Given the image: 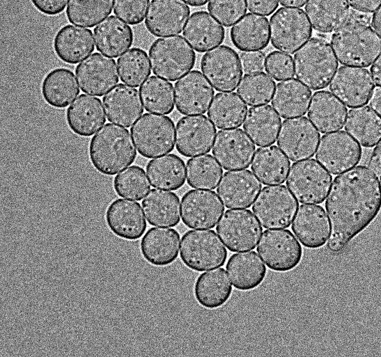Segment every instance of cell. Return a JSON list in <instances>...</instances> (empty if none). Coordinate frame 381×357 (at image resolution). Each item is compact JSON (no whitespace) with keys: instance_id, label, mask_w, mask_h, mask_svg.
Returning a JSON list of instances; mask_svg holds the SVG:
<instances>
[{"instance_id":"1","label":"cell","mask_w":381,"mask_h":357,"mask_svg":"<svg viewBox=\"0 0 381 357\" xmlns=\"http://www.w3.org/2000/svg\"><path fill=\"white\" fill-rule=\"evenodd\" d=\"M325 208L330 223L327 248L337 253L379 214L381 190L378 176L364 166L341 173L332 183Z\"/></svg>"},{"instance_id":"2","label":"cell","mask_w":381,"mask_h":357,"mask_svg":"<svg viewBox=\"0 0 381 357\" xmlns=\"http://www.w3.org/2000/svg\"><path fill=\"white\" fill-rule=\"evenodd\" d=\"M88 155L100 173L114 175L134 162L137 150L127 129L107 123L91 139Z\"/></svg>"},{"instance_id":"3","label":"cell","mask_w":381,"mask_h":357,"mask_svg":"<svg viewBox=\"0 0 381 357\" xmlns=\"http://www.w3.org/2000/svg\"><path fill=\"white\" fill-rule=\"evenodd\" d=\"M332 49L342 65L368 67L381 52V39L368 25L348 19L331 38Z\"/></svg>"},{"instance_id":"4","label":"cell","mask_w":381,"mask_h":357,"mask_svg":"<svg viewBox=\"0 0 381 357\" xmlns=\"http://www.w3.org/2000/svg\"><path fill=\"white\" fill-rule=\"evenodd\" d=\"M338 65L331 45L319 37L310 39L294 55L296 78L313 90L326 88Z\"/></svg>"},{"instance_id":"5","label":"cell","mask_w":381,"mask_h":357,"mask_svg":"<svg viewBox=\"0 0 381 357\" xmlns=\"http://www.w3.org/2000/svg\"><path fill=\"white\" fill-rule=\"evenodd\" d=\"M149 58L153 72L171 81L189 72L196 61L194 51L180 35L155 40L149 49Z\"/></svg>"},{"instance_id":"6","label":"cell","mask_w":381,"mask_h":357,"mask_svg":"<svg viewBox=\"0 0 381 357\" xmlns=\"http://www.w3.org/2000/svg\"><path fill=\"white\" fill-rule=\"evenodd\" d=\"M226 248L212 230H192L182 237L180 257L189 269L201 272L224 265Z\"/></svg>"},{"instance_id":"7","label":"cell","mask_w":381,"mask_h":357,"mask_svg":"<svg viewBox=\"0 0 381 357\" xmlns=\"http://www.w3.org/2000/svg\"><path fill=\"white\" fill-rule=\"evenodd\" d=\"M130 132L139 153L148 159L171 152L175 145V125L166 116L144 113Z\"/></svg>"},{"instance_id":"8","label":"cell","mask_w":381,"mask_h":357,"mask_svg":"<svg viewBox=\"0 0 381 357\" xmlns=\"http://www.w3.org/2000/svg\"><path fill=\"white\" fill-rule=\"evenodd\" d=\"M332 175L314 159L295 162L290 166L286 186L301 203H322L329 190Z\"/></svg>"},{"instance_id":"9","label":"cell","mask_w":381,"mask_h":357,"mask_svg":"<svg viewBox=\"0 0 381 357\" xmlns=\"http://www.w3.org/2000/svg\"><path fill=\"white\" fill-rule=\"evenodd\" d=\"M298 207L293 193L284 185L263 187L252 206L254 215L265 228H288Z\"/></svg>"},{"instance_id":"10","label":"cell","mask_w":381,"mask_h":357,"mask_svg":"<svg viewBox=\"0 0 381 357\" xmlns=\"http://www.w3.org/2000/svg\"><path fill=\"white\" fill-rule=\"evenodd\" d=\"M270 40L276 49L294 54L311 36L312 28L301 8L282 7L270 17Z\"/></svg>"},{"instance_id":"11","label":"cell","mask_w":381,"mask_h":357,"mask_svg":"<svg viewBox=\"0 0 381 357\" xmlns=\"http://www.w3.org/2000/svg\"><path fill=\"white\" fill-rule=\"evenodd\" d=\"M216 230L230 251L240 252L256 248L263 228L250 210L235 209L224 213Z\"/></svg>"},{"instance_id":"12","label":"cell","mask_w":381,"mask_h":357,"mask_svg":"<svg viewBox=\"0 0 381 357\" xmlns=\"http://www.w3.org/2000/svg\"><path fill=\"white\" fill-rule=\"evenodd\" d=\"M256 249L267 267L277 272L295 269L300 263L303 253L298 240L286 229L265 230Z\"/></svg>"},{"instance_id":"13","label":"cell","mask_w":381,"mask_h":357,"mask_svg":"<svg viewBox=\"0 0 381 357\" xmlns=\"http://www.w3.org/2000/svg\"><path fill=\"white\" fill-rule=\"evenodd\" d=\"M361 146L345 131L326 134L320 139L316 159L332 175L355 167L361 160Z\"/></svg>"},{"instance_id":"14","label":"cell","mask_w":381,"mask_h":357,"mask_svg":"<svg viewBox=\"0 0 381 357\" xmlns=\"http://www.w3.org/2000/svg\"><path fill=\"white\" fill-rule=\"evenodd\" d=\"M201 69L217 91H233L242 76L238 53L226 45L217 47L205 53L201 58Z\"/></svg>"},{"instance_id":"15","label":"cell","mask_w":381,"mask_h":357,"mask_svg":"<svg viewBox=\"0 0 381 357\" xmlns=\"http://www.w3.org/2000/svg\"><path fill=\"white\" fill-rule=\"evenodd\" d=\"M320 140V134L306 117H297L282 122L277 145L293 161L313 156Z\"/></svg>"},{"instance_id":"16","label":"cell","mask_w":381,"mask_h":357,"mask_svg":"<svg viewBox=\"0 0 381 357\" xmlns=\"http://www.w3.org/2000/svg\"><path fill=\"white\" fill-rule=\"evenodd\" d=\"M224 207L214 191L192 189L181 200V218L189 228H213L223 212Z\"/></svg>"},{"instance_id":"17","label":"cell","mask_w":381,"mask_h":357,"mask_svg":"<svg viewBox=\"0 0 381 357\" xmlns=\"http://www.w3.org/2000/svg\"><path fill=\"white\" fill-rule=\"evenodd\" d=\"M329 88L344 104L354 108L368 102L374 82L367 69L341 66L334 74Z\"/></svg>"},{"instance_id":"18","label":"cell","mask_w":381,"mask_h":357,"mask_svg":"<svg viewBox=\"0 0 381 357\" xmlns=\"http://www.w3.org/2000/svg\"><path fill=\"white\" fill-rule=\"evenodd\" d=\"M216 135L213 123L203 115L182 117L176 128L178 152L186 157L208 153Z\"/></svg>"},{"instance_id":"19","label":"cell","mask_w":381,"mask_h":357,"mask_svg":"<svg viewBox=\"0 0 381 357\" xmlns=\"http://www.w3.org/2000/svg\"><path fill=\"white\" fill-rule=\"evenodd\" d=\"M255 149L242 129H226L217 133L212 152L225 170H238L249 166Z\"/></svg>"},{"instance_id":"20","label":"cell","mask_w":381,"mask_h":357,"mask_svg":"<svg viewBox=\"0 0 381 357\" xmlns=\"http://www.w3.org/2000/svg\"><path fill=\"white\" fill-rule=\"evenodd\" d=\"M81 90L86 93L102 96L118 82V72L114 59L95 52L81 61L75 68Z\"/></svg>"},{"instance_id":"21","label":"cell","mask_w":381,"mask_h":357,"mask_svg":"<svg viewBox=\"0 0 381 357\" xmlns=\"http://www.w3.org/2000/svg\"><path fill=\"white\" fill-rule=\"evenodd\" d=\"M177 110L183 115H200L205 113L214 97L210 84L199 70H192L174 86Z\"/></svg>"},{"instance_id":"22","label":"cell","mask_w":381,"mask_h":357,"mask_svg":"<svg viewBox=\"0 0 381 357\" xmlns=\"http://www.w3.org/2000/svg\"><path fill=\"white\" fill-rule=\"evenodd\" d=\"M104 219L111 233L127 241L139 239L147 228L140 204L122 198L116 199L109 205Z\"/></svg>"},{"instance_id":"23","label":"cell","mask_w":381,"mask_h":357,"mask_svg":"<svg viewBox=\"0 0 381 357\" xmlns=\"http://www.w3.org/2000/svg\"><path fill=\"white\" fill-rule=\"evenodd\" d=\"M189 14L190 9L182 0H152L145 25L155 36L173 35L182 31Z\"/></svg>"},{"instance_id":"24","label":"cell","mask_w":381,"mask_h":357,"mask_svg":"<svg viewBox=\"0 0 381 357\" xmlns=\"http://www.w3.org/2000/svg\"><path fill=\"white\" fill-rule=\"evenodd\" d=\"M256 177L247 169L226 171L218 184L217 192L229 209L249 207L261 189Z\"/></svg>"},{"instance_id":"25","label":"cell","mask_w":381,"mask_h":357,"mask_svg":"<svg viewBox=\"0 0 381 357\" xmlns=\"http://www.w3.org/2000/svg\"><path fill=\"white\" fill-rule=\"evenodd\" d=\"M292 230L304 247L312 249L323 246L330 234L326 212L316 205H301L298 207Z\"/></svg>"},{"instance_id":"26","label":"cell","mask_w":381,"mask_h":357,"mask_svg":"<svg viewBox=\"0 0 381 357\" xmlns=\"http://www.w3.org/2000/svg\"><path fill=\"white\" fill-rule=\"evenodd\" d=\"M107 118L124 127H130L141 116L143 107L137 89L119 84L102 98Z\"/></svg>"},{"instance_id":"27","label":"cell","mask_w":381,"mask_h":357,"mask_svg":"<svg viewBox=\"0 0 381 357\" xmlns=\"http://www.w3.org/2000/svg\"><path fill=\"white\" fill-rule=\"evenodd\" d=\"M180 234L173 228H151L140 241V251L143 259L155 267H166L178 257Z\"/></svg>"},{"instance_id":"28","label":"cell","mask_w":381,"mask_h":357,"mask_svg":"<svg viewBox=\"0 0 381 357\" xmlns=\"http://www.w3.org/2000/svg\"><path fill=\"white\" fill-rule=\"evenodd\" d=\"M104 111L99 98L81 94L66 111L68 126L78 136H91L105 123Z\"/></svg>"},{"instance_id":"29","label":"cell","mask_w":381,"mask_h":357,"mask_svg":"<svg viewBox=\"0 0 381 357\" xmlns=\"http://www.w3.org/2000/svg\"><path fill=\"white\" fill-rule=\"evenodd\" d=\"M53 47L62 61L77 64L94 51L93 33L88 29L65 25L56 33Z\"/></svg>"},{"instance_id":"30","label":"cell","mask_w":381,"mask_h":357,"mask_svg":"<svg viewBox=\"0 0 381 357\" xmlns=\"http://www.w3.org/2000/svg\"><path fill=\"white\" fill-rule=\"evenodd\" d=\"M226 270L233 287L243 292L258 287L267 273L264 263L255 251L233 254L228 260Z\"/></svg>"},{"instance_id":"31","label":"cell","mask_w":381,"mask_h":357,"mask_svg":"<svg viewBox=\"0 0 381 357\" xmlns=\"http://www.w3.org/2000/svg\"><path fill=\"white\" fill-rule=\"evenodd\" d=\"M348 113L347 108L327 90L313 94L308 117L321 133L334 132L343 128Z\"/></svg>"},{"instance_id":"32","label":"cell","mask_w":381,"mask_h":357,"mask_svg":"<svg viewBox=\"0 0 381 357\" xmlns=\"http://www.w3.org/2000/svg\"><path fill=\"white\" fill-rule=\"evenodd\" d=\"M183 36L198 52H205L218 46L224 40V27L204 10L189 17L183 30Z\"/></svg>"},{"instance_id":"33","label":"cell","mask_w":381,"mask_h":357,"mask_svg":"<svg viewBox=\"0 0 381 357\" xmlns=\"http://www.w3.org/2000/svg\"><path fill=\"white\" fill-rule=\"evenodd\" d=\"M93 32L97 50L113 58L127 50L134 40L132 28L114 15L98 24Z\"/></svg>"},{"instance_id":"34","label":"cell","mask_w":381,"mask_h":357,"mask_svg":"<svg viewBox=\"0 0 381 357\" xmlns=\"http://www.w3.org/2000/svg\"><path fill=\"white\" fill-rule=\"evenodd\" d=\"M232 292V285L223 268L202 273L197 277L194 285L196 301L207 309L223 306L231 298Z\"/></svg>"},{"instance_id":"35","label":"cell","mask_w":381,"mask_h":357,"mask_svg":"<svg viewBox=\"0 0 381 357\" xmlns=\"http://www.w3.org/2000/svg\"><path fill=\"white\" fill-rule=\"evenodd\" d=\"M148 223L154 226L175 227L180 220L178 196L171 191L151 189L141 202Z\"/></svg>"},{"instance_id":"36","label":"cell","mask_w":381,"mask_h":357,"mask_svg":"<svg viewBox=\"0 0 381 357\" xmlns=\"http://www.w3.org/2000/svg\"><path fill=\"white\" fill-rule=\"evenodd\" d=\"M311 97V90L295 79L278 83L271 104L283 118L306 114Z\"/></svg>"},{"instance_id":"37","label":"cell","mask_w":381,"mask_h":357,"mask_svg":"<svg viewBox=\"0 0 381 357\" xmlns=\"http://www.w3.org/2000/svg\"><path fill=\"white\" fill-rule=\"evenodd\" d=\"M230 36L234 46L240 50L263 49L270 42L268 19L261 15L247 13L231 28Z\"/></svg>"},{"instance_id":"38","label":"cell","mask_w":381,"mask_h":357,"mask_svg":"<svg viewBox=\"0 0 381 357\" xmlns=\"http://www.w3.org/2000/svg\"><path fill=\"white\" fill-rule=\"evenodd\" d=\"M75 74L69 69L55 68L49 71L41 84L44 100L56 109L67 107L79 94Z\"/></svg>"},{"instance_id":"39","label":"cell","mask_w":381,"mask_h":357,"mask_svg":"<svg viewBox=\"0 0 381 357\" xmlns=\"http://www.w3.org/2000/svg\"><path fill=\"white\" fill-rule=\"evenodd\" d=\"M281 125V118L268 104L255 106L247 112L243 128L257 146L275 143Z\"/></svg>"},{"instance_id":"40","label":"cell","mask_w":381,"mask_h":357,"mask_svg":"<svg viewBox=\"0 0 381 357\" xmlns=\"http://www.w3.org/2000/svg\"><path fill=\"white\" fill-rule=\"evenodd\" d=\"M305 11L314 30L329 33L346 22L350 8L347 0H308Z\"/></svg>"},{"instance_id":"41","label":"cell","mask_w":381,"mask_h":357,"mask_svg":"<svg viewBox=\"0 0 381 357\" xmlns=\"http://www.w3.org/2000/svg\"><path fill=\"white\" fill-rule=\"evenodd\" d=\"M251 161V170L265 185L283 184L290 166L288 159L276 145L258 148Z\"/></svg>"},{"instance_id":"42","label":"cell","mask_w":381,"mask_h":357,"mask_svg":"<svg viewBox=\"0 0 381 357\" xmlns=\"http://www.w3.org/2000/svg\"><path fill=\"white\" fill-rule=\"evenodd\" d=\"M344 128L365 148L375 146L381 139V117L368 106L349 110Z\"/></svg>"},{"instance_id":"43","label":"cell","mask_w":381,"mask_h":357,"mask_svg":"<svg viewBox=\"0 0 381 357\" xmlns=\"http://www.w3.org/2000/svg\"><path fill=\"white\" fill-rule=\"evenodd\" d=\"M146 173L155 188L174 191L185 182V162L175 154L150 160L146 166Z\"/></svg>"},{"instance_id":"44","label":"cell","mask_w":381,"mask_h":357,"mask_svg":"<svg viewBox=\"0 0 381 357\" xmlns=\"http://www.w3.org/2000/svg\"><path fill=\"white\" fill-rule=\"evenodd\" d=\"M247 106L234 92L215 95L208 111V116L219 129L236 128L242 125Z\"/></svg>"},{"instance_id":"45","label":"cell","mask_w":381,"mask_h":357,"mask_svg":"<svg viewBox=\"0 0 381 357\" xmlns=\"http://www.w3.org/2000/svg\"><path fill=\"white\" fill-rule=\"evenodd\" d=\"M139 93L145 109L150 113L169 114L174 109V91L171 83L151 76L140 86Z\"/></svg>"},{"instance_id":"46","label":"cell","mask_w":381,"mask_h":357,"mask_svg":"<svg viewBox=\"0 0 381 357\" xmlns=\"http://www.w3.org/2000/svg\"><path fill=\"white\" fill-rule=\"evenodd\" d=\"M223 170L211 154H203L187 161V181L199 189H214L221 178Z\"/></svg>"},{"instance_id":"47","label":"cell","mask_w":381,"mask_h":357,"mask_svg":"<svg viewBox=\"0 0 381 357\" xmlns=\"http://www.w3.org/2000/svg\"><path fill=\"white\" fill-rule=\"evenodd\" d=\"M114 0H69L68 21L79 26L93 27L112 11Z\"/></svg>"},{"instance_id":"48","label":"cell","mask_w":381,"mask_h":357,"mask_svg":"<svg viewBox=\"0 0 381 357\" xmlns=\"http://www.w3.org/2000/svg\"><path fill=\"white\" fill-rule=\"evenodd\" d=\"M120 80L131 86H139L150 74L146 52L138 47L127 50L117 61Z\"/></svg>"},{"instance_id":"49","label":"cell","mask_w":381,"mask_h":357,"mask_svg":"<svg viewBox=\"0 0 381 357\" xmlns=\"http://www.w3.org/2000/svg\"><path fill=\"white\" fill-rule=\"evenodd\" d=\"M275 82L264 72L245 74L240 80L237 92L249 106H257L270 102Z\"/></svg>"},{"instance_id":"50","label":"cell","mask_w":381,"mask_h":357,"mask_svg":"<svg viewBox=\"0 0 381 357\" xmlns=\"http://www.w3.org/2000/svg\"><path fill=\"white\" fill-rule=\"evenodd\" d=\"M114 189L120 197L140 200L150 191V184L144 170L139 166H132L114 177Z\"/></svg>"},{"instance_id":"51","label":"cell","mask_w":381,"mask_h":357,"mask_svg":"<svg viewBox=\"0 0 381 357\" xmlns=\"http://www.w3.org/2000/svg\"><path fill=\"white\" fill-rule=\"evenodd\" d=\"M208 10L222 25L229 27L247 12L245 0H210Z\"/></svg>"},{"instance_id":"52","label":"cell","mask_w":381,"mask_h":357,"mask_svg":"<svg viewBox=\"0 0 381 357\" xmlns=\"http://www.w3.org/2000/svg\"><path fill=\"white\" fill-rule=\"evenodd\" d=\"M150 0H114V13L125 22L136 25L146 16Z\"/></svg>"},{"instance_id":"53","label":"cell","mask_w":381,"mask_h":357,"mask_svg":"<svg viewBox=\"0 0 381 357\" xmlns=\"http://www.w3.org/2000/svg\"><path fill=\"white\" fill-rule=\"evenodd\" d=\"M265 71L276 81L292 78L294 76L293 58L282 51H272L265 60Z\"/></svg>"},{"instance_id":"54","label":"cell","mask_w":381,"mask_h":357,"mask_svg":"<svg viewBox=\"0 0 381 357\" xmlns=\"http://www.w3.org/2000/svg\"><path fill=\"white\" fill-rule=\"evenodd\" d=\"M369 100L370 107L381 117V88H374ZM367 166L377 176H381V139L373 150Z\"/></svg>"},{"instance_id":"55","label":"cell","mask_w":381,"mask_h":357,"mask_svg":"<svg viewBox=\"0 0 381 357\" xmlns=\"http://www.w3.org/2000/svg\"><path fill=\"white\" fill-rule=\"evenodd\" d=\"M242 71L245 73H256L263 71L265 54L261 51H247L240 54Z\"/></svg>"},{"instance_id":"56","label":"cell","mask_w":381,"mask_h":357,"mask_svg":"<svg viewBox=\"0 0 381 357\" xmlns=\"http://www.w3.org/2000/svg\"><path fill=\"white\" fill-rule=\"evenodd\" d=\"M33 6L41 13L54 16L61 13L68 0H30Z\"/></svg>"},{"instance_id":"57","label":"cell","mask_w":381,"mask_h":357,"mask_svg":"<svg viewBox=\"0 0 381 357\" xmlns=\"http://www.w3.org/2000/svg\"><path fill=\"white\" fill-rule=\"evenodd\" d=\"M247 6L251 13L265 16L270 15L278 8V0H246Z\"/></svg>"},{"instance_id":"58","label":"cell","mask_w":381,"mask_h":357,"mask_svg":"<svg viewBox=\"0 0 381 357\" xmlns=\"http://www.w3.org/2000/svg\"><path fill=\"white\" fill-rule=\"evenodd\" d=\"M353 9L373 13L380 6L381 0H347Z\"/></svg>"},{"instance_id":"59","label":"cell","mask_w":381,"mask_h":357,"mask_svg":"<svg viewBox=\"0 0 381 357\" xmlns=\"http://www.w3.org/2000/svg\"><path fill=\"white\" fill-rule=\"evenodd\" d=\"M372 18L373 15L371 13L364 12L352 8L350 10L348 19L369 26L372 22Z\"/></svg>"},{"instance_id":"60","label":"cell","mask_w":381,"mask_h":357,"mask_svg":"<svg viewBox=\"0 0 381 357\" xmlns=\"http://www.w3.org/2000/svg\"><path fill=\"white\" fill-rule=\"evenodd\" d=\"M374 84L381 88V54L370 68Z\"/></svg>"},{"instance_id":"61","label":"cell","mask_w":381,"mask_h":357,"mask_svg":"<svg viewBox=\"0 0 381 357\" xmlns=\"http://www.w3.org/2000/svg\"><path fill=\"white\" fill-rule=\"evenodd\" d=\"M372 26L381 38V4L373 15Z\"/></svg>"},{"instance_id":"62","label":"cell","mask_w":381,"mask_h":357,"mask_svg":"<svg viewBox=\"0 0 381 357\" xmlns=\"http://www.w3.org/2000/svg\"><path fill=\"white\" fill-rule=\"evenodd\" d=\"M281 6L300 8L304 6L307 0H279Z\"/></svg>"},{"instance_id":"63","label":"cell","mask_w":381,"mask_h":357,"mask_svg":"<svg viewBox=\"0 0 381 357\" xmlns=\"http://www.w3.org/2000/svg\"><path fill=\"white\" fill-rule=\"evenodd\" d=\"M188 5L193 7H199L205 5L208 0H183Z\"/></svg>"},{"instance_id":"64","label":"cell","mask_w":381,"mask_h":357,"mask_svg":"<svg viewBox=\"0 0 381 357\" xmlns=\"http://www.w3.org/2000/svg\"><path fill=\"white\" fill-rule=\"evenodd\" d=\"M380 190H381V177H380Z\"/></svg>"}]
</instances>
